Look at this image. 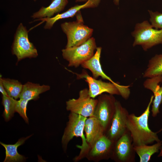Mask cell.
<instances>
[{"instance_id": "obj_32", "label": "cell", "mask_w": 162, "mask_h": 162, "mask_svg": "<svg viewBox=\"0 0 162 162\" xmlns=\"http://www.w3.org/2000/svg\"><path fill=\"white\" fill-rule=\"evenodd\" d=\"M53 0H51V2L52 1H53Z\"/></svg>"}, {"instance_id": "obj_1", "label": "cell", "mask_w": 162, "mask_h": 162, "mask_svg": "<svg viewBox=\"0 0 162 162\" xmlns=\"http://www.w3.org/2000/svg\"><path fill=\"white\" fill-rule=\"evenodd\" d=\"M154 97L152 95L146 109L140 116H136L134 113L129 114L128 116L126 126L134 146L148 145L160 141L157 134L162 131V128L154 132L149 128L148 124L150 107Z\"/></svg>"}, {"instance_id": "obj_15", "label": "cell", "mask_w": 162, "mask_h": 162, "mask_svg": "<svg viewBox=\"0 0 162 162\" xmlns=\"http://www.w3.org/2000/svg\"><path fill=\"white\" fill-rule=\"evenodd\" d=\"M84 131L89 149L99 139L105 134V131L100 122L94 116L87 118ZM89 150V149H88Z\"/></svg>"}, {"instance_id": "obj_25", "label": "cell", "mask_w": 162, "mask_h": 162, "mask_svg": "<svg viewBox=\"0 0 162 162\" xmlns=\"http://www.w3.org/2000/svg\"><path fill=\"white\" fill-rule=\"evenodd\" d=\"M148 11L150 16V21L153 27L157 29H162V13L150 10Z\"/></svg>"}, {"instance_id": "obj_30", "label": "cell", "mask_w": 162, "mask_h": 162, "mask_svg": "<svg viewBox=\"0 0 162 162\" xmlns=\"http://www.w3.org/2000/svg\"><path fill=\"white\" fill-rule=\"evenodd\" d=\"M119 0H114V2L115 4L116 5L118 4Z\"/></svg>"}, {"instance_id": "obj_9", "label": "cell", "mask_w": 162, "mask_h": 162, "mask_svg": "<svg viewBox=\"0 0 162 162\" xmlns=\"http://www.w3.org/2000/svg\"><path fill=\"white\" fill-rule=\"evenodd\" d=\"M129 114L126 109L116 100L115 112L110 125L105 134L113 142L116 141L128 131L126 123Z\"/></svg>"}, {"instance_id": "obj_8", "label": "cell", "mask_w": 162, "mask_h": 162, "mask_svg": "<svg viewBox=\"0 0 162 162\" xmlns=\"http://www.w3.org/2000/svg\"><path fill=\"white\" fill-rule=\"evenodd\" d=\"M97 99L93 116L100 122L106 133L115 112L116 100L113 95L103 94L99 95Z\"/></svg>"}, {"instance_id": "obj_2", "label": "cell", "mask_w": 162, "mask_h": 162, "mask_svg": "<svg viewBox=\"0 0 162 162\" xmlns=\"http://www.w3.org/2000/svg\"><path fill=\"white\" fill-rule=\"evenodd\" d=\"M87 118L80 115L70 112L68 116V120L62 138V144L64 152H66L69 142L74 137L81 138V145H77L80 149L79 154L76 156L74 161L77 162L85 158L89 147L86 142L84 131L85 121Z\"/></svg>"}, {"instance_id": "obj_22", "label": "cell", "mask_w": 162, "mask_h": 162, "mask_svg": "<svg viewBox=\"0 0 162 162\" xmlns=\"http://www.w3.org/2000/svg\"><path fill=\"white\" fill-rule=\"evenodd\" d=\"M0 78L8 95L15 99L19 98L23 85L16 80Z\"/></svg>"}, {"instance_id": "obj_24", "label": "cell", "mask_w": 162, "mask_h": 162, "mask_svg": "<svg viewBox=\"0 0 162 162\" xmlns=\"http://www.w3.org/2000/svg\"><path fill=\"white\" fill-rule=\"evenodd\" d=\"M28 101L24 99L20 98L19 100H17L15 107V112L18 113L27 123H28V119L26 112Z\"/></svg>"}, {"instance_id": "obj_28", "label": "cell", "mask_w": 162, "mask_h": 162, "mask_svg": "<svg viewBox=\"0 0 162 162\" xmlns=\"http://www.w3.org/2000/svg\"><path fill=\"white\" fill-rule=\"evenodd\" d=\"M160 152L158 156V157L162 156V147H161L160 148Z\"/></svg>"}, {"instance_id": "obj_20", "label": "cell", "mask_w": 162, "mask_h": 162, "mask_svg": "<svg viewBox=\"0 0 162 162\" xmlns=\"http://www.w3.org/2000/svg\"><path fill=\"white\" fill-rule=\"evenodd\" d=\"M162 146V141H160L151 146L145 145L134 146V149L139 157L140 162H148L153 154L158 152Z\"/></svg>"}, {"instance_id": "obj_23", "label": "cell", "mask_w": 162, "mask_h": 162, "mask_svg": "<svg viewBox=\"0 0 162 162\" xmlns=\"http://www.w3.org/2000/svg\"><path fill=\"white\" fill-rule=\"evenodd\" d=\"M16 101L8 96L2 95V103L4 107L3 116L6 121H9L14 116Z\"/></svg>"}, {"instance_id": "obj_27", "label": "cell", "mask_w": 162, "mask_h": 162, "mask_svg": "<svg viewBox=\"0 0 162 162\" xmlns=\"http://www.w3.org/2000/svg\"><path fill=\"white\" fill-rule=\"evenodd\" d=\"M92 2L93 8L96 7L99 4L100 0H90Z\"/></svg>"}, {"instance_id": "obj_4", "label": "cell", "mask_w": 162, "mask_h": 162, "mask_svg": "<svg viewBox=\"0 0 162 162\" xmlns=\"http://www.w3.org/2000/svg\"><path fill=\"white\" fill-rule=\"evenodd\" d=\"M131 34L134 38L133 46L140 45L145 51L162 44V29H154L147 20L137 23Z\"/></svg>"}, {"instance_id": "obj_19", "label": "cell", "mask_w": 162, "mask_h": 162, "mask_svg": "<svg viewBox=\"0 0 162 162\" xmlns=\"http://www.w3.org/2000/svg\"><path fill=\"white\" fill-rule=\"evenodd\" d=\"M32 136V135L26 137L22 138L14 144H6L0 142V144L4 147L5 150V157L4 162H19L24 160L25 157L18 153L17 148L23 144L25 141Z\"/></svg>"}, {"instance_id": "obj_11", "label": "cell", "mask_w": 162, "mask_h": 162, "mask_svg": "<svg viewBox=\"0 0 162 162\" xmlns=\"http://www.w3.org/2000/svg\"><path fill=\"white\" fill-rule=\"evenodd\" d=\"M76 74L77 79H84L87 82L88 86L89 94L92 98H95L104 93L120 95L118 86L110 82H105L101 80L94 79L88 75L85 71H83L81 74Z\"/></svg>"}, {"instance_id": "obj_29", "label": "cell", "mask_w": 162, "mask_h": 162, "mask_svg": "<svg viewBox=\"0 0 162 162\" xmlns=\"http://www.w3.org/2000/svg\"><path fill=\"white\" fill-rule=\"evenodd\" d=\"M88 0H76V2H87Z\"/></svg>"}, {"instance_id": "obj_6", "label": "cell", "mask_w": 162, "mask_h": 162, "mask_svg": "<svg viewBox=\"0 0 162 162\" xmlns=\"http://www.w3.org/2000/svg\"><path fill=\"white\" fill-rule=\"evenodd\" d=\"M28 31L22 23L18 25L15 34L11 47L12 54L15 55L17 62L26 58H35L38 54L33 44L29 41Z\"/></svg>"}, {"instance_id": "obj_5", "label": "cell", "mask_w": 162, "mask_h": 162, "mask_svg": "<svg viewBox=\"0 0 162 162\" xmlns=\"http://www.w3.org/2000/svg\"><path fill=\"white\" fill-rule=\"evenodd\" d=\"M97 47L95 39L92 37L80 45L62 49V56L68 62V66L76 68L90 59Z\"/></svg>"}, {"instance_id": "obj_7", "label": "cell", "mask_w": 162, "mask_h": 162, "mask_svg": "<svg viewBox=\"0 0 162 162\" xmlns=\"http://www.w3.org/2000/svg\"><path fill=\"white\" fill-rule=\"evenodd\" d=\"M98 99L91 97L88 89L85 88L80 90L76 99H69L66 102L67 111L86 118L93 116Z\"/></svg>"}, {"instance_id": "obj_31", "label": "cell", "mask_w": 162, "mask_h": 162, "mask_svg": "<svg viewBox=\"0 0 162 162\" xmlns=\"http://www.w3.org/2000/svg\"><path fill=\"white\" fill-rule=\"evenodd\" d=\"M35 2L36 1V0H33Z\"/></svg>"}, {"instance_id": "obj_12", "label": "cell", "mask_w": 162, "mask_h": 162, "mask_svg": "<svg viewBox=\"0 0 162 162\" xmlns=\"http://www.w3.org/2000/svg\"><path fill=\"white\" fill-rule=\"evenodd\" d=\"M114 142L104 134L89 148L85 158L95 162L111 158Z\"/></svg>"}, {"instance_id": "obj_21", "label": "cell", "mask_w": 162, "mask_h": 162, "mask_svg": "<svg viewBox=\"0 0 162 162\" xmlns=\"http://www.w3.org/2000/svg\"><path fill=\"white\" fill-rule=\"evenodd\" d=\"M162 75V54H156L149 61L143 77L151 78Z\"/></svg>"}, {"instance_id": "obj_3", "label": "cell", "mask_w": 162, "mask_h": 162, "mask_svg": "<svg viewBox=\"0 0 162 162\" xmlns=\"http://www.w3.org/2000/svg\"><path fill=\"white\" fill-rule=\"evenodd\" d=\"M76 17L75 21L65 22L61 24L62 29L67 38L65 48L80 45L91 38L92 34L93 29L84 24L80 11L76 14Z\"/></svg>"}, {"instance_id": "obj_18", "label": "cell", "mask_w": 162, "mask_h": 162, "mask_svg": "<svg viewBox=\"0 0 162 162\" xmlns=\"http://www.w3.org/2000/svg\"><path fill=\"white\" fill-rule=\"evenodd\" d=\"M50 89V87L48 85H40L39 84L28 82L23 85L19 98L28 101L36 100L39 98L40 94L49 90Z\"/></svg>"}, {"instance_id": "obj_17", "label": "cell", "mask_w": 162, "mask_h": 162, "mask_svg": "<svg viewBox=\"0 0 162 162\" xmlns=\"http://www.w3.org/2000/svg\"><path fill=\"white\" fill-rule=\"evenodd\" d=\"M68 3V0H53L48 6H42L31 16L33 19L51 18L54 15L63 10Z\"/></svg>"}, {"instance_id": "obj_10", "label": "cell", "mask_w": 162, "mask_h": 162, "mask_svg": "<svg viewBox=\"0 0 162 162\" xmlns=\"http://www.w3.org/2000/svg\"><path fill=\"white\" fill-rule=\"evenodd\" d=\"M133 141L128 131L114 142L111 158L116 162H133L135 154Z\"/></svg>"}, {"instance_id": "obj_26", "label": "cell", "mask_w": 162, "mask_h": 162, "mask_svg": "<svg viewBox=\"0 0 162 162\" xmlns=\"http://www.w3.org/2000/svg\"><path fill=\"white\" fill-rule=\"evenodd\" d=\"M0 92L2 95L8 96L4 86L1 78L0 79Z\"/></svg>"}, {"instance_id": "obj_14", "label": "cell", "mask_w": 162, "mask_h": 162, "mask_svg": "<svg viewBox=\"0 0 162 162\" xmlns=\"http://www.w3.org/2000/svg\"><path fill=\"white\" fill-rule=\"evenodd\" d=\"M162 75L154 76L146 79L144 82V87L151 91L154 94V98L152 102V115L155 117L159 113L160 105L162 103Z\"/></svg>"}, {"instance_id": "obj_13", "label": "cell", "mask_w": 162, "mask_h": 162, "mask_svg": "<svg viewBox=\"0 0 162 162\" xmlns=\"http://www.w3.org/2000/svg\"><path fill=\"white\" fill-rule=\"evenodd\" d=\"M101 50V47H97L94 55L90 59L82 63L81 65V66L84 69L89 70L94 78L97 79L99 77H101L103 79L107 80L116 85L120 92H124L126 89V86L121 85L113 81L104 72L100 62Z\"/></svg>"}, {"instance_id": "obj_16", "label": "cell", "mask_w": 162, "mask_h": 162, "mask_svg": "<svg viewBox=\"0 0 162 162\" xmlns=\"http://www.w3.org/2000/svg\"><path fill=\"white\" fill-rule=\"evenodd\" d=\"M93 8L91 2L88 0L85 4L82 5H77L72 7L64 13L58 14L55 16L51 18H44L38 19V20L46 22L44 27L45 29H50L54 24L58 20L62 19L68 18L74 16L81 9Z\"/></svg>"}]
</instances>
